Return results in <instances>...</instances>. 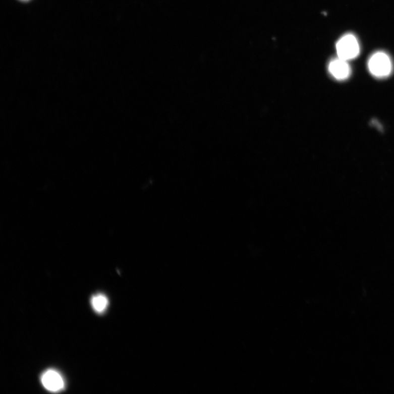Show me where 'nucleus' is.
<instances>
[{
  "mask_svg": "<svg viewBox=\"0 0 394 394\" xmlns=\"http://www.w3.org/2000/svg\"><path fill=\"white\" fill-rule=\"evenodd\" d=\"M368 66L370 73L378 78H383L389 76L392 71V64L389 57L382 51L373 54Z\"/></svg>",
  "mask_w": 394,
  "mask_h": 394,
  "instance_id": "f257e3e1",
  "label": "nucleus"
},
{
  "mask_svg": "<svg viewBox=\"0 0 394 394\" xmlns=\"http://www.w3.org/2000/svg\"><path fill=\"white\" fill-rule=\"evenodd\" d=\"M339 58L346 61L356 58L360 52V46L357 38L352 34L342 37L336 45Z\"/></svg>",
  "mask_w": 394,
  "mask_h": 394,
  "instance_id": "f03ea898",
  "label": "nucleus"
},
{
  "mask_svg": "<svg viewBox=\"0 0 394 394\" xmlns=\"http://www.w3.org/2000/svg\"><path fill=\"white\" fill-rule=\"evenodd\" d=\"M41 382L45 388L51 392H59L64 388L63 377L59 372L53 369L48 370L43 373Z\"/></svg>",
  "mask_w": 394,
  "mask_h": 394,
  "instance_id": "7ed1b4c3",
  "label": "nucleus"
},
{
  "mask_svg": "<svg viewBox=\"0 0 394 394\" xmlns=\"http://www.w3.org/2000/svg\"><path fill=\"white\" fill-rule=\"evenodd\" d=\"M329 71L334 78L340 80L347 79L351 74V68L347 61L340 58L330 63Z\"/></svg>",
  "mask_w": 394,
  "mask_h": 394,
  "instance_id": "20e7f679",
  "label": "nucleus"
},
{
  "mask_svg": "<svg viewBox=\"0 0 394 394\" xmlns=\"http://www.w3.org/2000/svg\"><path fill=\"white\" fill-rule=\"evenodd\" d=\"M91 303L94 311L100 314L105 311L108 305V300L104 294H98L93 296Z\"/></svg>",
  "mask_w": 394,
  "mask_h": 394,
  "instance_id": "39448f33",
  "label": "nucleus"
}]
</instances>
